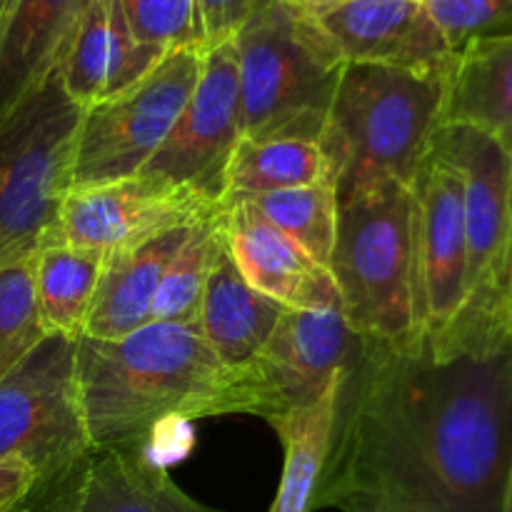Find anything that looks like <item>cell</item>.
<instances>
[{"label":"cell","instance_id":"44dd1931","mask_svg":"<svg viewBox=\"0 0 512 512\" xmlns=\"http://www.w3.org/2000/svg\"><path fill=\"white\" fill-rule=\"evenodd\" d=\"M443 125L483 130L512 150V35L473 40L453 55Z\"/></svg>","mask_w":512,"mask_h":512},{"label":"cell","instance_id":"30bf717a","mask_svg":"<svg viewBox=\"0 0 512 512\" xmlns=\"http://www.w3.org/2000/svg\"><path fill=\"white\" fill-rule=\"evenodd\" d=\"M363 340L335 310H285L268 343L233 370L230 415L265 423L313 405L360 355Z\"/></svg>","mask_w":512,"mask_h":512},{"label":"cell","instance_id":"ac0fdd59","mask_svg":"<svg viewBox=\"0 0 512 512\" xmlns=\"http://www.w3.org/2000/svg\"><path fill=\"white\" fill-rule=\"evenodd\" d=\"M200 223V220H198ZM198 223L165 230L153 240L105 255V268L85 320L83 335L118 340L150 323L165 268Z\"/></svg>","mask_w":512,"mask_h":512},{"label":"cell","instance_id":"f1b7e54d","mask_svg":"<svg viewBox=\"0 0 512 512\" xmlns=\"http://www.w3.org/2000/svg\"><path fill=\"white\" fill-rule=\"evenodd\" d=\"M453 53L473 40L512 35V0H423Z\"/></svg>","mask_w":512,"mask_h":512},{"label":"cell","instance_id":"d590c367","mask_svg":"<svg viewBox=\"0 0 512 512\" xmlns=\"http://www.w3.org/2000/svg\"><path fill=\"white\" fill-rule=\"evenodd\" d=\"M503 512H512V470H510L508 490H505V500H503Z\"/></svg>","mask_w":512,"mask_h":512},{"label":"cell","instance_id":"4316f807","mask_svg":"<svg viewBox=\"0 0 512 512\" xmlns=\"http://www.w3.org/2000/svg\"><path fill=\"white\" fill-rule=\"evenodd\" d=\"M48 335L35 298L33 260L0 265V378Z\"/></svg>","mask_w":512,"mask_h":512},{"label":"cell","instance_id":"4fadbf2b","mask_svg":"<svg viewBox=\"0 0 512 512\" xmlns=\"http://www.w3.org/2000/svg\"><path fill=\"white\" fill-rule=\"evenodd\" d=\"M215 208L193 190L138 173L98 188L70 190L55 243L113 255L148 243L165 230L205 220Z\"/></svg>","mask_w":512,"mask_h":512},{"label":"cell","instance_id":"7c38bea8","mask_svg":"<svg viewBox=\"0 0 512 512\" xmlns=\"http://www.w3.org/2000/svg\"><path fill=\"white\" fill-rule=\"evenodd\" d=\"M240 138L238 53L233 40H225L205 48L193 95L165 143L140 173L193 190L218 205L225 195V173Z\"/></svg>","mask_w":512,"mask_h":512},{"label":"cell","instance_id":"7402d4cb","mask_svg":"<svg viewBox=\"0 0 512 512\" xmlns=\"http://www.w3.org/2000/svg\"><path fill=\"white\" fill-rule=\"evenodd\" d=\"M340 380L343 378L335 380L313 405L270 423V428L278 433L280 443H283L285 465L278 495L268 512L315 510V493H318L320 475H323L330 440H333Z\"/></svg>","mask_w":512,"mask_h":512},{"label":"cell","instance_id":"8d00e7d4","mask_svg":"<svg viewBox=\"0 0 512 512\" xmlns=\"http://www.w3.org/2000/svg\"><path fill=\"white\" fill-rule=\"evenodd\" d=\"M508 300L512 305V245H510V263H508Z\"/></svg>","mask_w":512,"mask_h":512},{"label":"cell","instance_id":"5bb4252c","mask_svg":"<svg viewBox=\"0 0 512 512\" xmlns=\"http://www.w3.org/2000/svg\"><path fill=\"white\" fill-rule=\"evenodd\" d=\"M215 223L235 268L265 298L288 310L343 313L330 270L275 230L253 205L225 195L215 208Z\"/></svg>","mask_w":512,"mask_h":512},{"label":"cell","instance_id":"f546056e","mask_svg":"<svg viewBox=\"0 0 512 512\" xmlns=\"http://www.w3.org/2000/svg\"><path fill=\"white\" fill-rule=\"evenodd\" d=\"M263 0H198L205 48L233 40Z\"/></svg>","mask_w":512,"mask_h":512},{"label":"cell","instance_id":"e0dca14e","mask_svg":"<svg viewBox=\"0 0 512 512\" xmlns=\"http://www.w3.org/2000/svg\"><path fill=\"white\" fill-rule=\"evenodd\" d=\"M93 0H18L0 33V118L63 65Z\"/></svg>","mask_w":512,"mask_h":512},{"label":"cell","instance_id":"74e56055","mask_svg":"<svg viewBox=\"0 0 512 512\" xmlns=\"http://www.w3.org/2000/svg\"><path fill=\"white\" fill-rule=\"evenodd\" d=\"M508 343H510V355H512V305H510V318H508Z\"/></svg>","mask_w":512,"mask_h":512},{"label":"cell","instance_id":"83f0119b","mask_svg":"<svg viewBox=\"0 0 512 512\" xmlns=\"http://www.w3.org/2000/svg\"><path fill=\"white\" fill-rule=\"evenodd\" d=\"M135 40L160 53L205 50L198 0H118Z\"/></svg>","mask_w":512,"mask_h":512},{"label":"cell","instance_id":"277c9868","mask_svg":"<svg viewBox=\"0 0 512 512\" xmlns=\"http://www.w3.org/2000/svg\"><path fill=\"white\" fill-rule=\"evenodd\" d=\"M243 138H323L343 58L313 13L263 0L233 38Z\"/></svg>","mask_w":512,"mask_h":512},{"label":"cell","instance_id":"e575fe53","mask_svg":"<svg viewBox=\"0 0 512 512\" xmlns=\"http://www.w3.org/2000/svg\"><path fill=\"white\" fill-rule=\"evenodd\" d=\"M290 3L300 5V8H305V10H315V8H323V5L340 3V0H290Z\"/></svg>","mask_w":512,"mask_h":512},{"label":"cell","instance_id":"cb8c5ba5","mask_svg":"<svg viewBox=\"0 0 512 512\" xmlns=\"http://www.w3.org/2000/svg\"><path fill=\"white\" fill-rule=\"evenodd\" d=\"M318 183H333L330 160L318 140L240 138L225 173V195H260Z\"/></svg>","mask_w":512,"mask_h":512},{"label":"cell","instance_id":"52a82bcc","mask_svg":"<svg viewBox=\"0 0 512 512\" xmlns=\"http://www.w3.org/2000/svg\"><path fill=\"white\" fill-rule=\"evenodd\" d=\"M90 453L75 340L48 333L0 378V463H25L38 480H53L75 473Z\"/></svg>","mask_w":512,"mask_h":512},{"label":"cell","instance_id":"484cf974","mask_svg":"<svg viewBox=\"0 0 512 512\" xmlns=\"http://www.w3.org/2000/svg\"><path fill=\"white\" fill-rule=\"evenodd\" d=\"M220 230L215 223V213L200 220L190 230L188 240L180 245L178 253L165 268L155 295L150 323L170 325H198L200 303H203L208 275L213 270L220 250Z\"/></svg>","mask_w":512,"mask_h":512},{"label":"cell","instance_id":"2e32d148","mask_svg":"<svg viewBox=\"0 0 512 512\" xmlns=\"http://www.w3.org/2000/svg\"><path fill=\"white\" fill-rule=\"evenodd\" d=\"M168 53L138 43L118 0H93L58 75L83 108L133 88Z\"/></svg>","mask_w":512,"mask_h":512},{"label":"cell","instance_id":"ba28073f","mask_svg":"<svg viewBox=\"0 0 512 512\" xmlns=\"http://www.w3.org/2000/svg\"><path fill=\"white\" fill-rule=\"evenodd\" d=\"M433 148L455 165L463 180L468 293L455 323L473 328L508 325L512 150L495 135L465 125H443Z\"/></svg>","mask_w":512,"mask_h":512},{"label":"cell","instance_id":"836d02e7","mask_svg":"<svg viewBox=\"0 0 512 512\" xmlns=\"http://www.w3.org/2000/svg\"><path fill=\"white\" fill-rule=\"evenodd\" d=\"M15 3H18V0H0V33H3L5 23H8V18H10V13H13Z\"/></svg>","mask_w":512,"mask_h":512},{"label":"cell","instance_id":"8992f818","mask_svg":"<svg viewBox=\"0 0 512 512\" xmlns=\"http://www.w3.org/2000/svg\"><path fill=\"white\" fill-rule=\"evenodd\" d=\"M83 110L55 73L0 118V265L55 243Z\"/></svg>","mask_w":512,"mask_h":512},{"label":"cell","instance_id":"5b68a950","mask_svg":"<svg viewBox=\"0 0 512 512\" xmlns=\"http://www.w3.org/2000/svg\"><path fill=\"white\" fill-rule=\"evenodd\" d=\"M328 270L340 290L345 323L360 340L405 345L415 338L410 185L390 180L338 203Z\"/></svg>","mask_w":512,"mask_h":512},{"label":"cell","instance_id":"d6a6232c","mask_svg":"<svg viewBox=\"0 0 512 512\" xmlns=\"http://www.w3.org/2000/svg\"><path fill=\"white\" fill-rule=\"evenodd\" d=\"M335 508L343 512H415V510L398 508V505L380 503V500H370V498H345L340 500Z\"/></svg>","mask_w":512,"mask_h":512},{"label":"cell","instance_id":"4dcf8cb0","mask_svg":"<svg viewBox=\"0 0 512 512\" xmlns=\"http://www.w3.org/2000/svg\"><path fill=\"white\" fill-rule=\"evenodd\" d=\"M83 465L75 473L63 475V478L38 480L23 500H18L13 508L5 512H73L75 495H78V478Z\"/></svg>","mask_w":512,"mask_h":512},{"label":"cell","instance_id":"3957f363","mask_svg":"<svg viewBox=\"0 0 512 512\" xmlns=\"http://www.w3.org/2000/svg\"><path fill=\"white\" fill-rule=\"evenodd\" d=\"M448 68L345 63L323 145L338 203L380 183H413L443 128Z\"/></svg>","mask_w":512,"mask_h":512},{"label":"cell","instance_id":"6da1fadb","mask_svg":"<svg viewBox=\"0 0 512 512\" xmlns=\"http://www.w3.org/2000/svg\"><path fill=\"white\" fill-rule=\"evenodd\" d=\"M512 470L508 325L365 343L338 390L315 508L370 498L415 512H503Z\"/></svg>","mask_w":512,"mask_h":512},{"label":"cell","instance_id":"1f68e13d","mask_svg":"<svg viewBox=\"0 0 512 512\" xmlns=\"http://www.w3.org/2000/svg\"><path fill=\"white\" fill-rule=\"evenodd\" d=\"M38 475L25 463H0V512L13 508L33 490Z\"/></svg>","mask_w":512,"mask_h":512},{"label":"cell","instance_id":"d6986e66","mask_svg":"<svg viewBox=\"0 0 512 512\" xmlns=\"http://www.w3.org/2000/svg\"><path fill=\"white\" fill-rule=\"evenodd\" d=\"M285 310L288 308L265 298L240 275L225 245L220 243L198 315L200 335L220 363L230 370L250 363L268 343Z\"/></svg>","mask_w":512,"mask_h":512},{"label":"cell","instance_id":"7a4b0ae2","mask_svg":"<svg viewBox=\"0 0 512 512\" xmlns=\"http://www.w3.org/2000/svg\"><path fill=\"white\" fill-rule=\"evenodd\" d=\"M75 378L93 450L143 448L165 425L230 415L233 370L198 325L148 323L118 340L80 335Z\"/></svg>","mask_w":512,"mask_h":512},{"label":"cell","instance_id":"9a60e30c","mask_svg":"<svg viewBox=\"0 0 512 512\" xmlns=\"http://www.w3.org/2000/svg\"><path fill=\"white\" fill-rule=\"evenodd\" d=\"M343 63L450 68L453 48L423 0H340L310 10Z\"/></svg>","mask_w":512,"mask_h":512},{"label":"cell","instance_id":"603a6c76","mask_svg":"<svg viewBox=\"0 0 512 512\" xmlns=\"http://www.w3.org/2000/svg\"><path fill=\"white\" fill-rule=\"evenodd\" d=\"M105 268L98 250L53 243L33 258L35 298L48 333L78 340Z\"/></svg>","mask_w":512,"mask_h":512},{"label":"cell","instance_id":"9c48e42d","mask_svg":"<svg viewBox=\"0 0 512 512\" xmlns=\"http://www.w3.org/2000/svg\"><path fill=\"white\" fill-rule=\"evenodd\" d=\"M203 53H168L133 88L83 110L70 190L133 178L148 165L198 85Z\"/></svg>","mask_w":512,"mask_h":512},{"label":"cell","instance_id":"d4e9b609","mask_svg":"<svg viewBox=\"0 0 512 512\" xmlns=\"http://www.w3.org/2000/svg\"><path fill=\"white\" fill-rule=\"evenodd\" d=\"M238 198L253 205L275 230L328 268L338 233V195L333 183Z\"/></svg>","mask_w":512,"mask_h":512},{"label":"cell","instance_id":"8fae6325","mask_svg":"<svg viewBox=\"0 0 512 512\" xmlns=\"http://www.w3.org/2000/svg\"><path fill=\"white\" fill-rule=\"evenodd\" d=\"M415 255V338H438L463 313L468 293L463 180L435 148L410 183Z\"/></svg>","mask_w":512,"mask_h":512},{"label":"cell","instance_id":"ffe728a7","mask_svg":"<svg viewBox=\"0 0 512 512\" xmlns=\"http://www.w3.org/2000/svg\"><path fill=\"white\" fill-rule=\"evenodd\" d=\"M73 512H220L190 498L140 448L93 450L78 478Z\"/></svg>","mask_w":512,"mask_h":512}]
</instances>
